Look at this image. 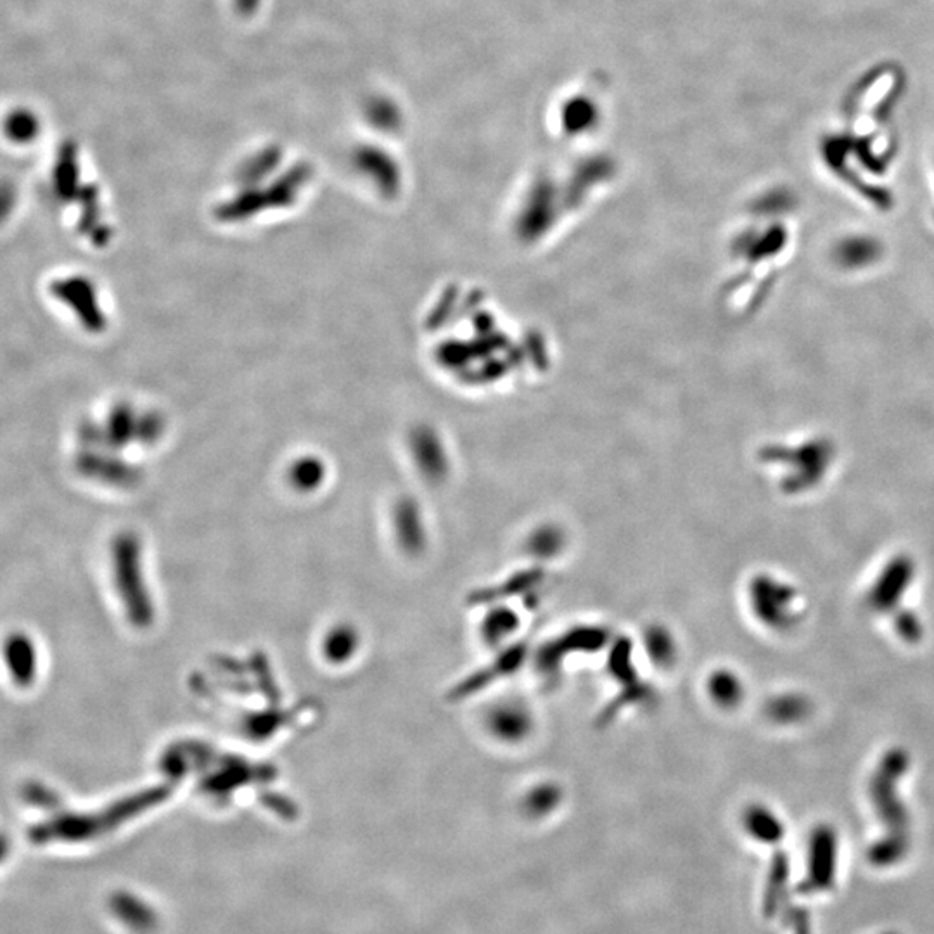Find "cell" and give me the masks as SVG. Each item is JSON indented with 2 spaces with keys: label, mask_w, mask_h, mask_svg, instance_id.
Masks as SVG:
<instances>
[{
  "label": "cell",
  "mask_w": 934,
  "mask_h": 934,
  "mask_svg": "<svg viewBox=\"0 0 934 934\" xmlns=\"http://www.w3.org/2000/svg\"><path fill=\"white\" fill-rule=\"evenodd\" d=\"M905 69L894 62L867 68L846 90L842 111L851 141H867L891 129L894 111L905 98Z\"/></svg>",
  "instance_id": "cell-1"
},
{
  "label": "cell",
  "mask_w": 934,
  "mask_h": 934,
  "mask_svg": "<svg viewBox=\"0 0 934 934\" xmlns=\"http://www.w3.org/2000/svg\"><path fill=\"white\" fill-rule=\"evenodd\" d=\"M490 733L504 743H521L530 736L534 716L525 704L516 701L495 704L486 716Z\"/></svg>",
  "instance_id": "cell-2"
},
{
  "label": "cell",
  "mask_w": 934,
  "mask_h": 934,
  "mask_svg": "<svg viewBox=\"0 0 934 934\" xmlns=\"http://www.w3.org/2000/svg\"><path fill=\"white\" fill-rule=\"evenodd\" d=\"M836 876V839L831 829H818L813 836L809 881L803 891L831 890Z\"/></svg>",
  "instance_id": "cell-3"
},
{
  "label": "cell",
  "mask_w": 934,
  "mask_h": 934,
  "mask_svg": "<svg viewBox=\"0 0 934 934\" xmlns=\"http://www.w3.org/2000/svg\"><path fill=\"white\" fill-rule=\"evenodd\" d=\"M708 696L722 708H733L743 700V684L733 672L718 670L708 679Z\"/></svg>",
  "instance_id": "cell-4"
},
{
  "label": "cell",
  "mask_w": 934,
  "mask_h": 934,
  "mask_svg": "<svg viewBox=\"0 0 934 934\" xmlns=\"http://www.w3.org/2000/svg\"><path fill=\"white\" fill-rule=\"evenodd\" d=\"M646 648L649 658L655 661L656 667H672L677 658V646L670 631L661 627L649 628L646 634Z\"/></svg>",
  "instance_id": "cell-5"
},
{
  "label": "cell",
  "mask_w": 934,
  "mask_h": 934,
  "mask_svg": "<svg viewBox=\"0 0 934 934\" xmlns=\"http://www.w3.org/2000/svg\"><path fill=\"white\" fill-rule=\"evenodd\" d=\"M516 628H518V616L514 615L513 611L507 609V607L506 609L498 607L486 616L483 634H485V639L494 646V644L507 639Z\"/></svg>",
  "instance_id": "cell-6"
},
{
  "label": "cell",
  "mask_w": 934,
  "mask_h": 934,
  "mask_svg": "<svg viewBox=\"0 0 934 934\" xmlns=\"http://www.w3.org/2000/svg\"><path fill=\"white\" fill-rule=\"evenodd\" d=\"M37 132V122L30 113H17L9 118L8 134L14 141H29Z\"/></svg>",
  "instance_id": "cell-7"
},
{
  "label": "cell",
  "mask_w": 934,
  "mask_h": 934,
  "mask_svg": "<svg viewBox=\"0 0 934 934\" xmlns=\"http://www.w3.org/2000/svg\"><path fill=\"white\" fill-rule=\"evenodd\" d=\"M751 827L757 831V833L763 834L765 837H769V839L781 834L776 818H772V815H767V813L752 812Z\"/></svg>",
  "instance_id": "cell-8"
}]
</instances>
